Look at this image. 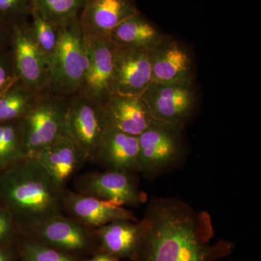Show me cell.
Returning a JSON list of instances; mask_svg holds the SVG:
<instances>
[{"label": "cell", "mask_w": 261, "mask_h": 261, "mask_svg": "<svg viewBox=\"0 0 261 261\" xmlns=\"http://www.w3.org/2000/svg\"><path fill=\"white\" fill-rule=\"evenodd\" d=\"M184 128L152 120L138 136L139 174L152 179L183 163L187 151Z\"/></svg>", "instance_id": "4"}, {"label": "cell", "mask_w": 261, "mask_h": 261, "mask_svg": "<svg viewBox=\"0 0 261 261\" xmlns=\"http://www.w3.org/2000/svg\"><path fill=\"white\" fill-rule=\"evenodd\" d=\"M89 64L87 41L79 18L61 27L56 50L49 60V94L70 97L82 90Z\"/></svg>", "instance_id": "3"}, {"label": "cell", "mask_w": 261, "mask_h": 261, "mask_svg": "<svg viewBox=\"0 0 261 261\" xmlns=\"http://www.w3.org/2000/svg\"><path fill=\"white\" fill-rule=\"evenodd\" d=\"M12 27L0 20V51L11 46Z\"/></svg>", "instance_id": "29"}, {"label": "cell", "mask_w": 261, "mask_h": 261, "mask_svg": "<svg viewBox=\"0 0 261 261\" xmlns=\"http://www.w3.org/2000/svg\"><path fill=\"white\" fill-rule=\"evenodd\" d=\"M141 97L156 121L185 128L195 116L197 92L195 79L171 82H152Z\"/></svg>", "instance_id": "7"}, {"label": "cell", "mask_w": 261, "mask_h": 261, "mask_svg": "<svg viewBox=\"0 0 261 261\" xmlns=\"http://www.w3.org/2000/svg\"><path fill=\"white\" fill-rule=\"evenodd\" d=\"M20 233L82 260L99 251L94 228L87 227L65 214L33 224L20 230Z\"/></svg>", "instance_id": "5"}, {"label": "cell", "mask_w": 261, "mask_h": 261, "mask_svg": "<svg viewBox=\"0 0 261 261\" xmlns=\"http://www.w3.org/2000/svg\"><path fill=\"white\" fill-rule=\"evenodd\" d=\"M20 230L9 213L0 207V243L10 239H17Z\"/></svg>", "instance_id": "28"}, {"label": "cell", "mask_w": 261, "mask_h": 261, "mask_svg": "<svg viewBox=\"0 0 261 261\" xmlns=\"http://www.w3.org/2000/svg\"><path fill=\"white\" fill-rule=\"evenodd\" d=\"M138 137L108 127L98 144L92 163L106 171L139 174Z\"/></svg>", "instance_id": "16"}, {"label": "cell", "mask_w": 261, "mask_h": 261, "mask_svg": "<svg viewBox=\"0 0 261 261\" xmlns=\"http://www.w3.org/2000/svg\"><path fill=\"white\" fill-rule=\"evenodd\" d=\"M108 128L102 105L82 93L70 97L64 135L80 149L87 163L92 162L98 144Z\"/></svg>", "instance_id": "8"}, {"label": "cell", "mask_w": 261, "mask_h": 261, "mask_svg": "<svg viewBox=\"0 0 261 261\" xmlns=\"http://www.w3.org/2000/svg\"><path fill=\"white\" fill-rule=\"evenodd\" d=\"M140 222V247L129 261H219L234 249L228 240L211 243L215 231L210 214L180 199H152Z\"/></svg>", "instance_id": "1"}, {"label": "cell", "mask_w": 261, "mask_h": 261, "mask_svg": "<svg viewBox=\"0 0 261 261\" xmlns=\"http://www.w3.org/2000/svg\"><path fill=\"white\" fill-rule=\"evenodd\" d=\"M18 80L11 46L0 51V95Z\"/></svg>", "instance_id": "27"}, {"label": "cell", "mask_w": 261, "mask_h": 261, "mask_svg": "<svg viewBox=\"0 0 261 261\" xmlns=\"http://www.w3.org/2000/svg\"><path fill=\"white\" fill-rule=\"evenodd\" d=\"M32 159H35L63 190L87 163L80 149L64 134Z\"/></svg>", "instance_id": "17"}, {"label": "cell", "mask_w": 261, "mask_h": 261, "mask_svg": "<svg viewBox=\"0 0 261 261\" xmlns=\"http://www.w3.org/2000/svg\"><path fill=\"white\" fill-rule=\"evenodd\" d=\"M103 109L108 127L135 137L154 120L141 96L113 94L103 104Z\"/></svg>", "instance_id": "18"}, {"label": "cell", "mask_w": 261, "mask_h": 261, "mask_svg": "<svg viewBox=\"0 0 261 261\" xmlns=\"http://www.w3.org/2000/svg\"><path fill=\"white\" fill-rule=\"evenodd\" d=\"M20 121L0 123V168H9L28 159Z\"/></svg>", "instance_id": "22"}, {"label": "cell", "mask_w": 261, "mask_h": 261, "mask_svg": "<svg viewBox=\"0 0 261 261\" xmlns=\"http://www.w3.org/2000/svg\"><path fill=\"white\" fill-rule=\"evenodd\" d=\"M11 49L18 80L39 95L49 94V61L33 37L29 20L12 27Z\"/></svg>", "instance_id": "10"}, {"label": "cell", "mask_w": 261, "mask_h": 261, "mask_svg": "<svg viewBox=\"0 0 261 261\" xmlns=\"http://www.w3.org/2000/svg\"><path fill=\"white\" fill-rule=\"evenodd\" d=\"M16 247L20 261H84L38 243L21 233L17 239Z\"/></svg>", "instance_id": "24"}, {"label": "cell", "mask_w": 261, "mask_h": 261, "mask_svg": "<svg viewBox=\"0 0 261 261\" xmlns=\"http://www.w3.org/2000/svg\"><path fill=\"white\" fill-rule=\"evenodd\" d=\"M84 261H121L117 257L102 251H97Z\"/></svg>", "instance_id": "30"}, {"label": "cell", "mask_w": 261, "mask_h": 261, "mask_svg": "<svg viewBox=\"0 0 261 261\" xmlns=\"http://www.w3.org/2000/svg\"><path fill=\"white\" fill-rule=\"evenodd\" d=\"M85 0H32V10L61 27L79 18Z\"/></svg>", "instance_id": "23"}, {"label": "cell", "mask_w": 261, "mask_h": 261, "mask_svg": "<svg viewBox=\"0 0 261 261\" xmlns=\"http://www.w3.org/2000/svg\"><path fill=\"white\" fill-rule=\"evenodd\" d=\"M149 55L152 82L171 83L195 79L191 53L177 39L166 35Z\"/></svg>", "instance_id": "15"}, {"label": "cell", "mask_w": 261, "mask_h": 261, "mask_svg": "<svg viewBox=\"0 0 261 261\" xmlns=\"http://www.w3.org/2000/svg\"><path fill=\"white\" fill-rule=\"evenodd\" d=\"M86 41L89 48V64L80 93L103 106L111 96L117 45L109 37Z\"/></svg>", "instance_id": "13"}, {"label": "cell", "mask_w": 261, "mask_h": 261, "mask_svg": "<svg viewBox=\"0 0 261 261\" xmlns=\"http://www.w3.org/2000/svg\"><path fill=\"white\" fill-rule=\"evenodd\" d=\"M40 97L17 80L0 95V123L20 121Z\"/></svg>", "instance_id": "21"}, {"label": "cell", "mask_w": 261, "mask_h": 261, "mask_svg": "<svg viewBox=\"0 0 261 261\" xmlns=\"http://www.w3.org/2000/svg\"><path fill=\"white\" fill-rule=\"evenodd\" d=\"M69 98L53 94L41 96L20 120L29 158L51 145L63 135Z\"/></svg>", "instance_id": "6"}, {"label": "cell", "mask_w": 261, "mask_h": 261, "mask_svg": "<svg viewBox=\"0 0 261 261\" xmlns=\"http://www.w3.org/2000/svg\"><path fill=\"white\" fill-rule=\"evenodd\" d=\"M65 190L55 183L35 159L28 158L5 170L0 179L2 207L21 230L65 214Z\"/></svg>", "instance_id": "2"}, {"label": "cell", "mask_w": 261, "mask_h": 261, "mask_svg": "<svg viewBox=\"0 0 261 261\" xmlns=\"http://www.w3.org/2000/svg\"><path fill=\"white\" fill-rule=\"evenodd\" d=\"M140 12L135 0H85L79 22L86 40L110 38L118 25Z\"/></svg>", "instance_id": "12"}, {"label": "cell", "mask_w": 261, "mask_h": 261, "mask_svg": "<svg viewBox=\"0 0 261 261\" xmlns=\"http://www.w3.org/2000/svg\"><path fill=\"white\" fill-rule=\"evenodd\" d=\"M99 251L119 260L129 261L135 257L142 234L140 220H121L94 228Z\"/></svg>", "instance_id": "19"}, {"label": "cell", "mask_w": 261, "mask_h": 261, "mask_svg": "<svg viewBox=\"0 0 261 261\" xmlns=\"http://www.w3.org/2000/svg\"><path fill=\"white\" fill-rule=\"evenodd\" d=\"M152 83L149 51L117 46L111 95L140 97Z\"/></svg>", "instance_id": "11"}, {"label": "cell", "mask_w": 261, "mask_h": 261, "mask_svg": "<svg viewBox=\"0 0 261 261\" xmlns=\"http://www.w3.org/2000/svg\"><path fill=\"white\" fill-rule=\"evenodd\" d=\"M32 0H0V20L13 27L30 19Z\"/></svg>", "instance_id": "26"}, {"label": "cell", "mask_w": 261, "mask_h": 261, "mask_svg": "<svg viewBox=\"0 0 261 261\" xmlns=\"http://www.w3.org/2000/svg\"><path fill=\"white\" fill-rule=\"evenodd\" d=\"M137 176L106 170L90 171L75 176L74 192L115 205L137 207L147 201V195L139 187Z\"/></svg>", "instance_id": "9"}, {"label": "cell", "mask_w": 261, "mask_h": 261, "mask_svg": "<svg viewBox=\"0 0 261 261\" xmlns=\"http://www.w3.org/2000/svg\"><path fill=\"white\" fill-rule=\"evenodd\" d=\"M63 211L66 216L92 228L121 220L139 221L133 211L126 207L81 195L67 188L63 194Z\"/></svg>", "instance_id": "14"}, {"label": "cell", "mask_w": 261, "mask_h": 261, "mask_svg": "<svg viewBox=\"0 0 261 261\" xmlns=\"http://www.w3.org/2000/svg\"><path fill=\"white\" fill-rule=\"evenodd\" d=\"M166 35L140 12L118 25L110 38L118 47L149 51Z\"/></svg>", "instance_id": "20"}, {"label": "cell", "mask_w": 261, "mask_h": 261, "mask_svg": "<svg viewBox=\"0 0 261 261\" xmlns=\"http://www.w3.org/2000/svg\"><path fill=\"white\" fill-rule=\"evenodd\" d=\"M29 24L38 47L49 62L58 45L61 27L51 23L34 10L31 13Z\"/></svg>", "instance_id": "25"}, {"label": "cell", "mask_w": 261, "mask_h": 261, "mask_svg": "<svg viewBox=\"0 0 261 261\" xmlns=\"http://www.w3.org/2000/svg\"><path fill=\"white\" fill-rule=\"evenodd\" d=\"M17 256H18L17 247L16 250L13 253L0 248V261H14V257Z\"/></svg>", "instance_id": "31"}]
</instances>
